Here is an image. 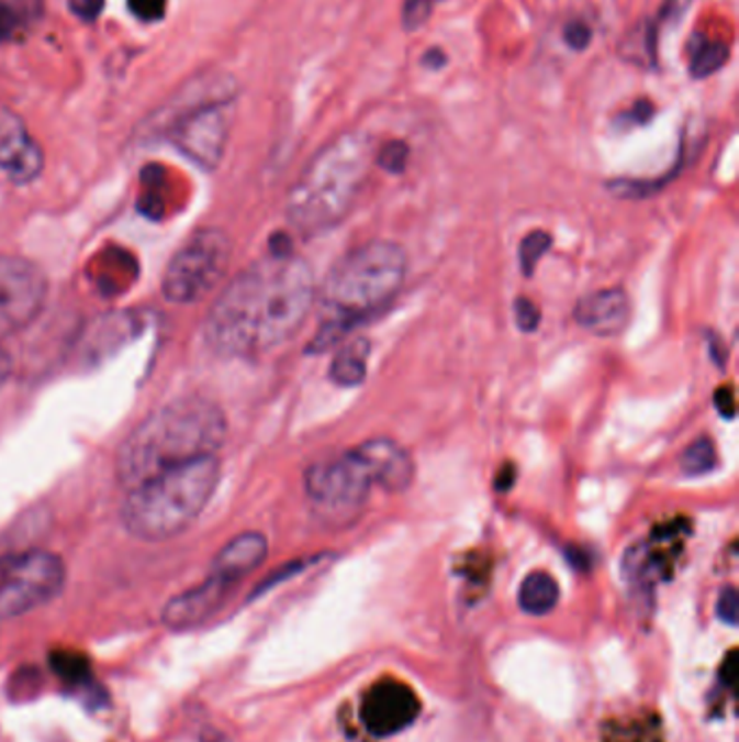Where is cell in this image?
<instances>
[{
	"mask_svg": "<svg viewBox=\"0 0 739 742\" xmlns=\"http://www.w3.org/2000/svg\"><path fill=\"white\" fill-rule=\"evenodd\" d=\"M317 298L311 265L271 254L237 274L213 302L204 336L215 354L251 356L273 350L302 329Z\"/></svg>",
	"mask_w": 739,
	"mask_h": 742,
	"instance_id": "cell-1",
	"label": "cell"
},
{
	"mask_svg": "<svg viewBox=\"0 0 739 742\" xmlns=\"http://www.w3.org/2000/svg\"><path fill=\"white\" fill-rule=\"evenodd\" d=\"M226 434L228 419L215 402L198 396L169 402L150 412L120 445L117 480L133 489L171 467L215 456Z\"/></svg>",
	"mask_w": 739,
	"mask_h": 742,
	"instance_id": "cell-2",
	"label": "cell"
},
{
	"mask_svg": "<svg viewBox=\"0 0 739 742\" xmlns=\"http://www.w3.org/2000/svg\"><path fill=\"white\" fill-rule=\"evenodd\" d=\"M371 140L358 131L343 133L304 167L287 196V218L304 235H322L338 226L354 209L371 164Z\"/></svg>",
	"mask_w": 739,
	"mask_h": 742,
	"instance_id": "cell-3",
	"label": "cell"
},
{
	"mask_svg": "<svg viewBox=\"0 0 739 742\" xmlns=\"http://www.w3.org/2000/svg\"><path fill=\"white\" fill-rule=\"evenodd\" d=\"M220 472L217 456H204L128 489L120 512L124 530L148 543L178 536L211 501Z\"/></svg>",
	"mask_w": 739,
	"mask_h": 742,
	"instance_id": "cell-4",
	"label": "cell"
},
{
	"mask_svg": "<svg viewBox=\"0 0 739 742\" xmlns=\"http://www.w3.org/2000/svg\"><path fill=\"white\" fill-rule=\"evenodd\" d=\"M239 93L233 75L211 70L187 82L153 118L157 133L165 135L187 159L213 169L222 162L231 131V107Z\"/></svg>",
	"mask_w": 739,
	"mask_h": 742,
	"instance_id": "cell-5",
	"label": "cell"
},
{
	"mask_svg": "<svg viewBox=\"0 0 739 742\" xmlns=\"http://www.w3.org/2000/svg\"><path fill=\"white\" fill-rule=\"evenodd\" d=\"M406 274V250L389 240H373L349 250L334 263L322 300L332 318L356 324L389 304L404 287Z\"/></svg>",
	"mask_w": 739,
	"mask_h": 742,
	"instance_id": "cell-6",
	"label": "cell"
},
{
	"mask_svg": "<svg viewBox=\"0 0 739 742\" xmlns=\"http://www.w3.org/2000/svg\"><path fill=\"white\" fill-rule=\"evenodd\" d=\"M233 256L231 240L220 229L193 233L169 258L164 272L165 300L171 304H195L204 300L226 276Z\"/></svg>",
	"mask_w": 739,
	"mask_h": 742,
	"instance_id": "cell-7",
	"label": "cell"
},
{
	"mask_svg": "<svg viewBox=\"0 0 739 742\" xmlns=\"http://www.w3.org/2000/svg\"><path fill=\"white\" fill-rule=\"evenodd\" d=\"M64 561L44 550L0 558V621L29 614L53 601L66 584Z\"/></svg>",
	"mask_w": 739,
	"mask_h": 742,
	"instance_id": "cell-8",
	"label": "cell"
},
{
	"mask_svg": "<svg viewBox=\"0 0 739 742\" xmlns=\"http://www.w3.org/2000/svg\"><path fill=\"white\" fill-rule=\"evenodd\" d=\"M48 280L24 256L0 254V341L26 329L44 309Z\"/></svg>",
	"mask_w": 739,
	"mask_h": 742,
	"instance_id": "cell-9",
	"label": "cell"
},
{
	"mask_svg": "<svg viewBox=\"0 0 739 742\" xmlns=\"http://www.w3.org/2000/svg\"><path fill=\"white\" fill-rule=\"evenodd\" d=\"M371 478L356 452L315 463L304 474L306 495L334 512L360 510L371 494Z\"/></svg>",
	"mask_w": 739,
	"mask_h": 742,
	"instance_id": "cell-10",
	"label": "cell"
},
{
	"mask_svg": "<svg viewBox=\"0 0 739 742\" xmlns=\"http://www.w3.org/2000/svg\"><path fill=\"white\" fill-rule=\"evenodd\" d=\"M354 452L362 461L376 487L389 494H404L411 489L416 476L414 458L398 441L378 436L354 447Z\"/></svg>",
	"mask_w": 739,
	"mask_h": 742,
	"instance_id": "cell-11",
	"label": "cell"
},
{
	"mask_svg": "<svg viewBox=\"0 0 739 742\" xmlns=\"http://www.w3.org/2000/svg\"><path fill=\"white\" fill-rule=\"evenodd\" d=\"M233 588L235 584L209 574L198 586L171 597L165 603L161 619L169 630H189L202 625L226 603Z\"/></svg>",
	"mask_w": 739,
	"mask_h": 742,
	"instance_id": "cell-12",
	"label": "cell"
},
{
	"mask_svg": "<svg viewBox=\"0 0 739 742\" xmlns=\"http://www.w3.org/2000/svg\"><path fill=\"white\" fill-rule=\"evenodd\" d=\"M42 167L40 144L13 111L0 107V171L13 182H29L40 176Z\"/></svg>",
	"mask_w": 739,
	"mask_h": 742,
	"instance_id": "cell-13",
	"label": "cell"
},
{
	"mask_svg": "<svg viewBox=\"0 0 739 742\" xmlns=\"http://www.w3.org/2000/svg\"><path fill=\"white\" fill-rule=\"evenodd\" d=\"M575 320L596 336H616L631 320V300L620 287L592 291L576 302Z\"/></svg>",
	"mask_w": 739,
	"mask_h": 742,
	"instance_id": "cell-14",
	"label": "cell"
},
{
	"mask_svg": "<svg viewBox=\"0 0 739 742\" xmlns=\"http://www.w3.org/2000/svg\"><path fill=\"white\" fill-rule=\"evenodd\" d=\"M269 543L260 532H244L228 541L211 565V574L222 577L231 584H239L267 558Z\"/></svg>",
	"mask_w": 739,
	"mask_h": 742,
	"instance_id": "cell-15",
	"label": "cell"
},
{
	"mask_svg": "<svg viewBox=\"0 0 739 742\" xmlns=\"http://www.w3.org/2000/svg\"><path fill=\"white\" fill-rule=\"evenodd\" d=\"M371 354V343L365 336H356L338 347L329 365V380L338 387H358L367 378V363Z\"/></svg>",
	"mask_w": 739,
	"mask_h": 742,
	"instance_id": "cell-16",
	"label": "cell"
},
{
	"mask_svg": "<svg viewBox=\"0 0 739 742\" xmlns=\"http://www.w3.org/2000/svg\"><path fill=\"white\" fill-rule=\"evenodd\" d=\"M560 601V586L556 577L545 572H534L523 579L518 590V606L523 612L542 617L549 614Z\"/></svg>",
	"mask_w": 739,
	"mask_h": 742,
	"instance_id": "cell-17",
	"label": "cell"
},
{
	"mask_svg": "<svg viewBox=\"0 0 739 742\" xmlns=\"http://www.w3.org/2000/svg\"><path fill=\"white\" fill-rule=\"evenodd\" d=\"M618 55L634 66L656 68L658 66V24L651 20L638 22L623 37L618 46Z\"/></svg>",
	"mask_w": 739,
	"mask_h": 742,
	"instance_id": "cell-18",
	"label": "cell"
},
{
	"mask_svg": "<svg viewBox=\"0 0 739 742\" xmlns=\"http://www.w3.org/2000/svg\"><path fill=\"white\" fill-rule=\"evenodd\" d=\"M731 57V51L725 42L701 40L698 46L690 51V75L694 79H707L723 70Z\"/></svg>",
	"mask_w": 739,
	"mask_h": 742,
	"instance_id": "cell-19",
	"label": "cell"
},
{
	"mask_svg": "<svg viewBox=\"0 0 739 742\" xmlns=\"http://www.w3.org/2000/svg\"><path fill=\"white\" fill-rule=\"evenodd\" d=\"M718 467V450L709 436L696 439L681 456V472L685 476H705Z\"/></svg>",
	"mask_w": 739,
	"mask_h": 742,
	"instance_id": "cell-20",
	"label": "cell"
},
{
	"mask_svg": "<svg viewBox=\"0 0 739 742\" xmlns=\"http://www.w3.org/2000/svg\"><path fill=\"white\" fill-rule=\"evenodd\" d=\"M551 244H553V237L547 231H534L520 242L518 263H520V269H523L525 276H531L536 272V265L549 252Z\"/></svg>",
	"mask_w": 739,
	"mask_h": 742,
	"instance_id": "cell-21",
	"label": "cell"
},
{
	"mask_svg": "<svg viewBox=\"0 0 739 742\" xmlns=\"http://www.w3.org/2000/svg\"><path fill=\"white\" fill-rule=\"evenodd\" d=\"M408 159H411L408 144L395 140V142L384 144L378 151V155H376L373 162L380 165L384 171H389V174H402L406 169V165H408Z\"/></svg>",
	"mask_w": 739,
	"mask_h": 742,
	"instance_id": "cell-22",
	"label": "cell"
},
{
	"mask_svg": "<svg viewBox=\"0 0 739 742\" xmlns=\"http://www.w3.org/2000/svg\"><path fill=\"white\" fill-rule=\"evenodd\" d=\"M440 2L443 0H404V9H402V24H404V29L408 33L421 29L432 18L434 9Z\"/></svg>",
	"mask_w": 739,
	"mask_h": 742,
	"instance_id": "cell-23",
	"label": "cell"
},
{
	"mask_svg": "<svg viewBox=\"0 0 739 742\" xmlns=\"http://www.w3.org/2000/svg\"><path fill=\"white\" fill-rule=\"evenodd\" d=\"M514 322L520 332H534V330L540 326V320H542V313H540V307L529 300V298H518L514 302Z\"/></svg>",
	"mask_w": 739,
	"mask_h": 742,
	"instance_id": "cell-24",
	"label": "cell"
},
{
	"mask_svg": "<svg viewBox=\"0 0 739 742\" xmlns=\"http://www.w3.org/2000/svg\"><path fill=\"white\" fill-rule=\"evenodd\" d=\"M718 619L727 625H738L739 619V595L734 586H727L720 597H718Z\"/></svg>",
	"mask_w": 739,
	"mask_h": 742,
	"instance_id": "cell-25",
	"label": "cell"
},
{
	"mask_svg": "<svg viewBox=\"0 0 739 742\" xmlns=\"http://www.w3.org/2000/svg\"><path fill=\"white\" fill-rule=\"evenodd\" d=\"M564 42H567L569 48H573L576 53H581V51H585V48L590 46V42H592V31H590V26H587L585 22L573 20V22H569L567 29H564Z\"/></svg>",
	"mask_w": 739,
	"mask_h": 742,
	"instance_id": "cell-26",
	"label": "cell"
},
{
	"mask_svg": "<svg viewBox=\"0 0 739 742\" xmlns=\"http://www.w3.org/2000/svg\"><path fill=\"white\" fill-rule=\"evenodd\" d=\"M692 0H665L659 9V24H679L681 18L687 13Z\"/></svg>",
	"mask_w": 739,
	"mask_h": 742,
	"instance_id": "cell-27",
	"label": "cell"
},
{
	"mask_svg": "<svg viewBox=\"0 0 739 742\" xmlns=\"http://www.w3.org/2000/svg\"><path fill=\"white\" fill-rule=\"evenodd\" d=\"M70 4V11L79 18V20H85V22H93L102 7H104V0H68Z\"/></svg>",
	"mask_w": 739,
	"mask_h": 742,
	"instance_id": "cell-28",
	"label": "cell"
},
{
	"mask_svg": "<svg viewBox=\"0 0 739 742\" xmlns=\"http://www.w3.org/2000/svg\"><path fill=\"white\" fill-rule=\"evenodd\" d=\"M714 402H716V409L723 417H727V419L736 417V394H734L731 387H720L716 391Z\"/></svg>",
	"mask_w": 739,
	"mask_h": 742,
	"instance_id": "cell-29",
	"label": "cell"
},
{
	"mask_svg": "<svg viewBox=\"0 0 739 742\" xmlns=\"http://www.w3.org/2000/svg\"><path fill=\"white\" fill-rule=\"evenodd\" d=\"M514 480H516V476H514V467H512V465H505V467H503V469H499V474H496L494 489H496V491H501V494H505V491H510V489H512Z\"/></svg>",
	"mask_w": 739,
	"mask_h": 742,
	"instance_id": "cell-30",
	"label": "cell"
},
{
	"mask_svg": "<svg viewBox=\"0 0 739 742\" xmlns=\"http://www.w3.org/2000/svg\"><path fill=\"white\" fill-rule=\"evenodd\" d=\"M13 26H15V15H13V11H11L9 7L0 4V42L7 40V37L11 35Z\"/></svg>",
	"mask_w": 739,
	"mask_h": 742,
	"instance_id": "cell-31",
	"label": "cell"
},
{
	"mask_svg": "<svg viewBox=\"0 0 739 742\" xmlns=\"http://www.w3.org/2000/svg\"><path fill=\"white\" fill-rule=\"evenodd\" d=\"M447 64V55L440 48H432L423 57V66L429 70H440Z\"/></svg>",
	"mask_w": 739,
	"mask_h": 742,
	"instance_id": "cell-32",
	"label": "cell"
},
{
	"mask_svg": "<svg viewBox=\"0 0 739 742\" xmlns=\"http://www.w3.org/2000/svg\"><path fill=\"white\" fill-rule=\"evenodd\" d=\"M9 376H11V358H9V354L0 347V387L9 380Z\"/></svg>",
	"mask_w": 739,
	"mask_h": 742,
	"instance_id": "cell-33",
	"label": "cell"
}]
</instances>
